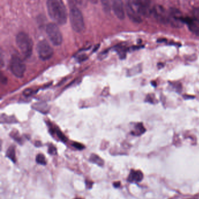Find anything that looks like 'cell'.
<instances>
[{
    "mask_svg": "<svg viewBox=\"0 0 199 199\" xmlns=\"http://www.w3.org/2000/svg\"><path fill=\"white\" fill-rule=\"evenodd\" d=\"M47 12L56 24L64 25L67 20V12L63 0H47Z\"/></svg>",
    "mask_w": 199,
    "mask_h": 199,
    "instance_id": "1",
    "label": "cell"
},
{
    "mask_svg": "<svg viewBox=\"0 0 199 199\" xmlns=\"http://www.w3.org/2000/svg\"><path fill=\"white\" fill-rule=\"evenodd\" d=\"M18 47L22 54L26 58L30 57L33 51V42L29 35L25 32H20L16 37Z\"/></svg>",
    "mask_w": 199,
    "mask_h": 199,
    "instance_id": "2",
    "label": "cell"
},
{
    "mask_svg": "<svg viewBox=\"0 0 199 199\" xmlns=\"http://www.w3.org/2000/svg\"><path fill=\"white\" fill-rule=\"evenodd\" d=\"M70 22L72 29L75 32L80 33L85 29V22L83 15L80 10L76 7H73L70 13Z\"/></svg>",
    "mask_w": 199,
    "mask_h": 199,
    "instance_id": "3",
    "label": "cell"
},
{
    "mask_svg": "<svg viewBox=\"0 0 199 199\" xmlns=\"http://www.w3.org/2000/svg\"><path fill=\"white\" fill-rule=\"evenodd\" d=\"M10 69L13 75L21 78L26 71L25 64L19 56L13 55L10 61Z\"/></svg>",
    "mask_w": 199,
    "mask_h": 199,
    "instance_id": "4",
    "label": "cell"
},
{
    "mask_svg": "<svg viewBox=\"0 0 199 199\" xmlns=\"http://www.w3.org/2000/svg\"><path fill=\"white\" fill-rule=\"evenodd\" d=\"M46 33L52 44L58 46L63 42V36L56 23H50L46 26Z\"/></svg>",
    "mask_w": 199,
    "mask_h": 199,
    "instance_id": "5",
    "label": "cell"
},
{
    "mask_svg": "<svg viewBox=\"0 0 199 199\" xmlns=\"http://www.w3.org/2000/svg\"><path fill=\"white\" fill-rule=\"evenodd\" d=\"M36 48L39 57L43 61L50 59L54 54L53 48L46 40H42L39 42Z\"/></svg>",
    "mask_w": 199,
    "mask_h": 199,
    "instance_id": "6",
    "label": "cell"
},
{
    "mask_svg": "<svg viewBox=\"0 0 199 199\" xmlns=\"http://www.w3.org/2000/svg\"><path fill=\"white\" fill-rule=\"evenodd\" d=\"M133 6L136 11L144 17H148L153 12L151 0H133Z\"/></svg>",
    "mask_w": 199,
    "mask_h": 199,
    "instance_id": "7",
    "label": "cell"
},
{
    "mask_svg": "<svg viewBox=\"0 0 199 199\" xmlns=\"http://www.w3.org/2000/svg\"><path fill=\"white\" fill-rule=\"evenodd\" d=\"M152 13L157 21L161 23L167 24L169 23L170 14L167 12L165 9L160 5H156L153 8Z\"/></svg>",
    "mask_w": 199,
    "mask_h": 199,
    "instance_id": "8",
    "label": "cell"
},
{
    "mask_svg": "<svg viewBox=\"0 0 199 199\" xmlns=\"http://www.w3.org/2000/svg\"><path fill=\"white\" fill-rule=\"evenodd\" d=\"M112 9L116 17L120 20L124 19L125 12L122 0H113Z\"/></svg>",
    "mask_w": 199,
    "mask_h": 199,
    "instance_id": "9",
    "label": "cell"
},
{
    "mask_svg": "<svg viewBox=\"0 0 199 199\" xmlns=\"http://www.w3.org/2000/svg\"><path fill=\"white\" fill-rule=\"evenodd\" d=\"M126 11L127 15L132 21L136 23H139L141 22V15L136 11V9L130 3H128L126 6Z\"/></svg>",
    "mask_w": 199,
    "mask_h": 199,
    "instance_id": "10",
    "label": "cell"
},
{
    "mask_svg": "<svg viewBox=\"0 0 199 199\" xmlns=\"http://www.w3.org/2000/svg\"><path fill=\"white\" fill-rule=\"evenodd\" d=\"M184 23H186L189 29L190 30L191 32L195 35L199 36V26L195 23L192 18L185 17Z\"/></svg>",
    "mask_w": 199,
    "mask_h": 199,
    "instance_id": "11",
    "label": "cell"
},
{
    "mask_svg": "<svg viewBox=\"0 0 199 199\" xmlns=\"http://www.w3.org/2000/svg\"><path fill=\"white\" fill-rule=\"evenodd\" d=\"M143 179V174L141 171L131 170L127 180L130 182H140Z\"/></svg>",
    "mask_w": 199,
    "mask_h": 199,
    "instance_id": "12",
    "label": "cell"
},
{
    "mask_svg": "<svg viewBox=\"0 0 199 199\" xmlns=\"http://www.w3.org/2000/svg\"><path fill=\"white\" fill-rule=\"evenodd\" d=\"M7 157L9 158L11 161H13V163H15L17 161L16 158V154H15V149L13 146H11L9 147L7 154H6Z\"/></svg>",
    "mask_w": 199,
    "mask_h": 199,
    "instance_id": "13",
    "label": "cell"
},
{
    "mask_svg": "<svg viewBox=\"0 0 199 199\" xmlns=\"http://www.w3.org/2000/svg\"><path fill=\"white\" fill-rule=\"evenodd\" d=\"M89 161L92 162V163L97 164V165H99L100 167H102L104 165V161L102 160L101 157L98 156L97 154H92L90 158H89Z\"/></svg>",
    "mask_w": 199,
    "mask_h": 199,
    "instance_id": "14",
    "label": "cell"
},
{
    "mask_svg": "<svg viewBox=\"0 0 199 199\" xmlns=\"http://www.w3.org/2000/svg\"><path fill=\"white\" fill-rule=\"evenodd\" d=\"M145 131L143 125L141 123H137L135 127V130L133 132L134 135L140 136L143 134Z\"/></svg>",
    "mask_w": 199,
    "mask_h": 199,
    "instance_id": "15",
    "label": "cell"
},
{
    "mask_svg": "<svg viewBox=\"0 0 199 199\" xmlns=\"http://www.w3.org/2000/svg\"><path fill=\"white\" fill-rule=\"evenodd\" d=\"M36 161L38 164H40V165H46L47 162L46 160V158L42 154H39L37 155L36 158Z\"/></svg>",
    "mask_w": 199,
    "mask_h": 199,
    "instance_id": "16",
    "label": "cell"
},
{
    "mask_svg": "<svg viewBox=\"0 0 199 199\" xmlns=\"http://www.w3.org/2000/svg\"><path fill=\"white\" fill-rule=\"evenodd\" d=\"M192 19L199 26V8H195L192 11Z\"/></svg>",
    "mask_w": 199,
    "mask_h": 199,
    "instance_id": "17",
    "label": "cell"
},
{
    "mask_svg": "<svg viewBox=\"0 0 199 199\" xmlns=\"http://www.w3.org/2000/svg\"><path fill=\"white\" fill-rule=\"evenodd\" d=\"M102 5L107 11L110 10V0H102Z\"/></svg>",
    "mask_w": 199,
    "mask_h": 199,
    "instance_id": "18",
    "label": "cell"
},
{
    "mask_svg": "<svg viewBox=\"0 0 199 199\" xmlns=\"http://www.w3.org/2000/svg\"><path fill=\"white\" fill-rule=\"evenodd\" d=\"M49 153L51 155H55L57 154V149L53 145H51L49 147Z\"/></svg>",
    "mask_w": 199,
    "mask_h": 199,
    "instance_id": "19",
    "label": "cell"
},
{
    "mask_svg": "<svg viewBox=\"0 0 199 199\" xmlns=\"http://www.w3.org/2000/svg\"><path fill=\"white\" fill-rule=\"evenodd\" d=\"M72 145L74 147H76L78 150H82L84 148V146L82 144H80L79 143H74Z\"/></svg>",
    "mask_w": 199,
    "mask_h": 199,
    "instance_id": "20",
    "label": "cell"
},
{
    "mask_svg": "<svg viewBox=\"0 0 199 199\" xmlns=\"http://www.w3.org/2000/svg\"><path fill=\"white\" fill-rule=\"evenodd\" d=\"M57 135L59 136L60 139L61 140H63L64 142L66 141V137H65V136L63 134L61 133V132L60 131H57Z\"/></svg>",
    "mask_w": 199,
    "mask_h": 199,
    "instance_id": "21",
    "label": "cell"
},
{
    "mask_svg": "<svg viewBox=\"0 0 199 199\" xmlns=\"http://www.w3.org/2000/svg\"><path fill=\"white\" fill-rule=\"evenodd\" d=\"M86 185L88 189H91L92 187V185H93V182H91V181H86Z\"/></svg>",
    "mask_w": 199,
    "mask_h": 199,
    "instance_id": "22",
    "label": "cell"
},
{
    "mask_svg": "<svg viewBox=\"0 0 199 199\" xmlns=\"http://www.w3.org/2000/svg\"><path fill=\"white\" fill-rule=\"evenodd\" d=\"M154 98L152 97L150 95H148V96H147V98H146V101L148 102H150V103H154Z\"/></svg>",
    "mask_w": 199,
    "mask_h": 199,
    "instance_id": "23",
    "label": "cell"
},
{
    "mask_svg": "<svg viewBox=\"0 0 199 199\" xmlns=\"http://www.w3.org/2000/svg\"><path fill=\"white\" fill-rule=\"evenodd\" d=\"M113 187L116 188L117 187H120V182H116L113 183Z\"/></svg>",
    "mask_w": 199,
    "mask_h": 199,
    "instance_id": "24",
    "label": "cell"
},
{
    "mask_svg": "<svg viewBox=\"0 0 199 199\" xmlns=\"http://www.w3.org/2000/svg\"><path fill=\"white\" fill-rule=\"evenodd\" d=\"M82 199V198H79V197H78V198H76V199Z\"/></svg>",
    "mask_w": 199,
    "mask_h": 199,
    "instance_id": "25",
    "label": "cell"
},
{
    "mask_svg": "<svg viewBox=\"0 0 199 199\" xmlns=\"http://www.w3.org/2000/svg\"><path fill=\"white\" fill-rule=\"evenodd\" d=\"M195 199V198H192V199Z\"/></svg>",
    "mask_w": 199,
    "mask_h": 199,
    "instance_id": "26",
    "label": "cell"
},
{
    "mask_svg": "<svg viewBox=\"0 0 199 199\" xmlns=\"http://www.w3.org/2000/svg\"><path fill=\"white\" fill-rule=\"evenodd\" d=\"M95 1V0H93V1Z\"/></svg>",
    "mask_w": 199,
    "mask_h": 199,
    "instance_id": "27",
    "label": "cell"
}]
</instances>
